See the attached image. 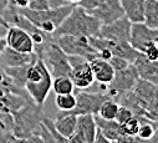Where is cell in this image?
I'll return each mask as SVG.
<instances>
[{
    "label": "cell",
    "mask_w": 158,
    "mask_h": 143,
    "mask_svg": "<svg viewBox=\"0 0 158 143\" xmlns=\"http://www.w3.org/2000/svg\"><path fill=\"white\" fill-rule=\"evenodd\" d=\"M101 21L91 15L80 5H75L67 18L52 32V38L59 35H73V36H98Z\"/></svg>",
    "instance_id": "cell-1"
},
{
    "label": "cell",
    "mask_w": 158,
    "mask_h": 143,
    "mask_svg": "<svg viewBox=\"0 0 158 143\" xmlns=\"http://www.w3.org/2000/svg\"><path fill=\"white\" fill-rule=\"evenodd\" d=\"M52 86V76L43 59L37 60L30 65L26 75V81L24 88L26 90L29 97L39 106H44Z\"/></svg>",
    "instance_id": "cell-2"
},
{
    "label": "cell",
    "mask_w": 158,
    "mask_h": 143,
    "mask_svg": "<svg viewBox=\"0 0 158 143\" xmlns=\"http://www.w3.org/2000/svg\"><path fill=\"white\" fill-rule=\"evenodd\" d=\"M14 129L13 134L19 139H25L32 134H37L43 122V107L36 104L31 98L18 111L13 112Z\"/></svg>",
    "instance_id": "cell-3"
},
{
    "label": "cell",
    "mask_w": 158,
    "mask_h": 143,
    "mask_svg": "<svg viewBox=\"0 0 158 143\" xmlns=\"http://www.w3.org/2000/svg\"><path fill=\"white\" fill-rule=\"evenodd\" d=\"M75 8L72 4H67L55 9H46V10H31L29 8L20 9V11L40 30L51 34L60 26V24L67 18L71 10Z\"/></svg>",
    "instance_id": "cell-4"
},
{
    "label": "cell",
    "mask_w": 158,
    "mask_h": 143,
    "mask_svg": "<svg viewBox=\"0 0 158 143\" xmlns=\"http://www.w3.org/2000/svg\"><path fill=\"white\" fill-rule=\"evenodd\" d=\"M54 41L61 47L67 55L82 56L87 61L98 57V52L91 45L90 38L87 36H73V35H59L54 38Z\"/></svg>",
    "instance_id": "cell-5"
},
{
    "label": "cell",
    "mask_w": 158,
    "mask_h": 143,
    "mask_svg": "<svg viewBox=\"0 0 158 143\" xmlns=\"http://www.w3.org/2000/svg\"><path fill=\"white\" fill-rule=\"evenodd\" d=\"M40 59H43L48 66L52 79L59 76H70L71 65L69 62V55L65 54L55 41H51L45 46Z\"/></svg>",
    "instance_id": "cell-6"
},
{
    "label": "cell",
    "mask_w": 158,
    "mask_h": 143,
    "mask_svg": "<svg viewBox=\"0 0 158 143\" xmlns=\"http://www.w3.org/2000/svg\"><path fill=\"white\" fill-rule=\"evenodd\" d=\"M138 79H139V76L137 74V70L133 63L128 65L123 70L116 71L113 80L106 86V95L110 98L117 101L123 93H126L133 88V86L136 85Z\"/></svg>",
    "instance_id": "cell-7"
},
{
    "label": "cell",
    "mask_w": 158,
    "mask_h": 143,
    "mask_svg": "<svg viewBox=\"0 0 158 143\" xmlns=\"http://www.w3.org/2000/svg\"><path fill=\"white\" fill-rule=\"evenodd\" d=\"M91 45L96 49V51L101 50H108L112 56H118L121 59L127 60L128 62L133 63L135 60L139 56V51H137L130 41H120V40H110V39H103L101 36H94L90 38Z\"/></svg>",
    "instance_id": "cell-8"
},
{
    "label": "cell",
    "mask_w": 158,
    "mask_h": 143,
    "mask_svg": "<svg viewBox=\"0 0 158 143\" xmlns=\"http://www.w3.org/2000/svg\"><path fill=\"white\" fill-rule=\"evenodd\" d=\"M69 62L71 65L70 79L75 85V90H86L94 85L95 77L90 61L82 56L69 55Z\"/></svg>",
    "instance_id": "cell-9"
},
{
    "label": "cell",
    "mask_w": 158,
    "mask_h": 143,
    "mask_svg": "<svg viewBox=\"0 0 158 143\" xmlns=\"http://www.w3.org/2000/svg\"><path fill=\"white\" fill-rule=\"evenodd\" d=\"M76 106L70 112L73 115H97L100 106L103 101L110 97L105 92H94L86 90H77L76 93Z\"/></svg>",
    "instance_id": "cell-10"
},
{
    "label": "cell",
    "mask_w": 158,
    "mask_h": 143,
    "mask_svg": "<svg viewBox=\"0 0 158 143\" xmlns=\"http://www.w3.org/2000/svg\"><path fill=\"white\" fill-rule=\"evenodd\" d=\"M131 27H132V22L126 16H122L112 22L102 24L100 27L98 36L103 39H110V40L130 41Z\"/></svg>",
    "instance_id": "cell-11"
},
{
    "label": "cell",
    "mask_w": 158,
    "mask_h": 143,
    "mask_svg": "<svg viewBox=\"0 0 158 143\" xmlns=\"http://www.w3.org/2000/svg\"><path fill=\"white\" fill-rule=\"evenodd\" d=\"M5 40L8 46L16 51L26 52V54L34 52V49H35L34 41L30 35L21 27L9 26L5 35Z\"/></svg>",
    "instance_id": "cell-12"
},
{
    "label": "cell",
    "mask_w": 158,
    "mask_h": 143,
    "mask_svg": "<svg viewBox=\"0 0 158 143\" xmlns=\"http://www.w3.org/2000/svg\"><path fill=\"white\" fill-rule=\"evenodd\" d=\"M89 13L96 19H98L101 24H108L125 16L120 0H102L100 5H97Z\"/></svg>",
    "instance_id": "cell-13"
},
{
    "label": "cell",
    "mask_w": 158,
    "mask_h": 143,
    "mask_svg": "<svg viewBox=\"0 0 158 143\" xmlns=\"http://www.w3.org/2000/svg\"><path fill=\"white\" fill-rule=\"evenodd\" d=\"M157 38H158V29H151L143 21L132 24L130 43L137 51L142 52L143 47L148 43L154 41Z\"/></svg>",
    "instance_id": "cell-14"
},
{
    "label": "cell",
    "mask_w": 158,
    "mask_h": 143,
    "mask_svg": "<svg viewBox=\"0 0 158 143\" xmlns=\"http://www.w3.org/2000/svg\"><path fill=\"white\" fill-rule=\"evenodd\" d=\"M37 55L35 52L26 54L16 51L9 46L0 55V66L3 67H19V66H29L32 65L37 60Z\"/></svg>",
    "instance_id": "cell-15"
},
{
    "label": "cell",
    "mask_w": 158,
    "mask_h": 143,
    "mask_svg": "<svg viewBox=\"0 0 158 143\" xmlns=\"http://www.w3.org/2000/svg\"><path fill=\"white\" fill-rule=\"evenodd\" d=\"M133 65L137 70L139 79L158 86V60L151 61L146 59L142 54H139V56L135 60Z\"/></svg>",
    "instance_id": "cell-16"
},
{
    "label": "cell",
    "mask_w": 158,
    "mask_h": 143,
    "mask_svg": "<svg viewBox=\"0 0 158 143\" xmlns=\"http://www.w3.org/2000/svg\"><path fill=\"white\" fill-rule=\"evenodd\" d=\"M76 133L80 134L86 143H94L97 136V125L94 115H77Z\"/></svg>",
    "instance_id": "cell-17"
},
{
    "label": "cell",
    "mask_w": 158,
    "mask_h": 143,
    "mask_svg": "<svg viewBox=\"0 0 158 143\" xmlns=\"http://www.w3.org/2000/svg\"><path fill=\"white\" fill-rule=\"evenodd\" d=\"M92 72H94V77L95 81L102 85H108L114 76V70L111 66V63L108 62V60H103V59H94L90 61Z\"/></svg>",
    "instance_id": "cell-18"
},
{
    "label": "cell",
    "mask_w": 158,
    "mask_h": 143,
    "mask_svg": "<svg viewBox=\"0 0 158 143\" xmlns=\"http://www.w3.org/2000/svg\"><path fill=\"white\" fill-rule=\"evenodd\" d=\"M125 16L133 22H142L144 18L146 0H120Z\"/></svg>",
    "instance_id": "cell-19"
},
{
    "label": "cell",
    "mask_w": 158,
    "mask_h": 143,
    "mask_svg": "<svg viewBox=\"0 0 158 143\" xmlns=\"http://www.w3.org/2000/svg\"><path fill=\"white\" fill-rule=\"evenodd\" d=\"M76 122H77V116L73 115L72 112H64L60 111V113L56 116V120L52 121L54 127L59 133H61L65 137H70L72 133L76 131Z\"/></svg>",
    "instance_id": "cell-20"
},
{
    "label": "cell",
    "mask_w": 158,
    "mask_h": 143,
    "mask_svg": "<svg viewBox=\"0 0 158 143\" xmlns=\"http://www.w3.org/2000/svg\"><path fill=\"white\" fill-rule=\"evenodd\" d=\"M94 116H95V121L97 125V131L102 136H105L107 139H110L112 143H114L121 134L120 123H117L116 120H105L97 115H94Z\"/></svg>",
    "instance_id": "cell-21"
},
{
    "label": "cell",
    "mask_w": 158,
    "mask_h": 143,
    "mask_svg": "<svg viewBox=\"0 0 158 143\" xmlns=\"http://www.w3.org/2000/svg\"><path fill=\"white\" fill-rule=\"evenodd\" d=\"M143 22L151 29H158V2L146 0Z\"/></svg>",
    "instance_id": "cell-22"
},
{
    "label": "cell",
    "mask_w": 158,
    "mask_h": 143,
    "mask_svg": "<svg viewBox=\"0 0 158 143\" xmlns=\"http://www.w3.org/2000/svg\"><path fill=\"white\" fill-rule=\"evenodd\" d=\"M29 67H30V65L29 66H19V67H3V70L8 74V76L13 80V82L19 88H24Z\"/></svg>",
    "instance_id": "cell-23"
},
{
    "label": "cell",
    "mask_w": 158,
    "mask_h": 143,
    "mask_svg": "<svg viewBox=\"0 0 158 143\" xmlns=\"http://www.w3.org/2000/svg\"><path fill=\"white\" fill-rule=\"evenodd\" d=\"M51 90L56 95H64V93H72L75 92V85L70 76H59L52 79V86Z\"/></svg>",
    "instance_id": "cell-24"
},
{
    "label": "cell",
    "mask_w": 158,
    "mask_h": 143,
    "mask_svg": "<svg viewBox=\"0 0 158 143\" xmlns=\"http://www.w3.org/2000/svg\"><path fill=\"white\" fill-rule=\"evenodd\" d=\"M138 118H139V128H138L137 137L142 141L151 139L158 127V122H154L146 117H138Z\"/></svg>",
    "instance_id": "cell-25"
},
{
    "label": "cell",
    "mask_w": 158,
    "mask_h": 143,
    "mask_svg": "<svg viewBox=\"0 0 158 143\" xmlns=\"http://www.w3.org/2000/svg\"><path fill=\"white\" fill-rule=\"evenodd\" d=\"M118 108H120V103L112 98H108V100L103 101L102 104L100 106L97 116H100L105 120H114Z\"/></svg>",
    "instance_id": "cell-26"
},
{
    "label": "cell",
    "mask_w": 158,
    "mask_h": 143,
    "mask_svg": "<svg viewBox=\"0 0 158 143\" xmlns=\"http://www.w3.org/2000/svg\"><path fill=\"white\" fill-rule=\"evenodd\" d=\"M55 102H56V106L60 111H64V112H69V111H72L76 106V96L75 93H64V95H56V98H55Z\"/></svg>",
    "instance_id": "cell-27"
},
{
    "label": "cell",
    "mask_w": 158,
    "mask_h": 143,
    "mask_svg": "<svg viewBox=\"0 0 158 143\" xmlns=\"http://www.w3.org/2000/svg\"><path fill=\"white\" fill-rule=\"evenodd\" d=\"M14 129V118L9 112L0 111V137H6L13 134Z\"/></svg>",
    "instance_id": "cell-28"
},
{
    "label": "cell",
    "mask_w": 158,
    "mask_h": 143,
    "mask_svg": "<svg viewBox=\"0 0 158 143\" xmlns=\"http://www.w3.org/2000/svg\"><path fill=\"white\" fill-rule=\"evenodd\" d=\"M120 126H121V133L136 137L138 133V128H139V118L133 116L132 118H130L128 121H126L125 123H122Z\"/></svg>",
    "instance_id": "cell-29"
},
{
    "label": "cell",
    "mask_w": 158,
    "mask_h": 143,
    "mask_svg": "<svg viewBox=\"0 0 158 143\" xmlns=\"http://www.w3.org/2000/svg\"><path fill=\"white\" fill-rule=\"evenodd\" d=\"M43 123L49 128V131L51 132V134H52V137H54V139H55L56 143H71L67 137L62 136L61 133H59V132L56 131V128L54 127L52 121H51L49 117H45V116H44V117H43Z\"/></svg>",
    "instance_id": "cell-30"
},
{
    "label": "cell",
    "mask_w": 158,
    "mask_h": 143,
    "mask_svg": "<svg viewBox=\"0 0 158 143\" xmlns=\"http://www.w3.org/2000/svg\"><path fill=\"white\" fill-rule=\"evenodd\" d=\"M133 116H135L133 112L128 108V107H126L123 104H120V108H118V111H117V115H116V118L114 120H116L117 123L122 125L126 121H128L130 118H132Z\"/></svg>",
    "instance_id": "cell-31"
},
{
    "label": "cell",
    "mask_w": 158,
    "mask_h": 143,
    "mask_svg": "<svg viewBox=\"0 0 158 143\" xmlns=\"http://www.w3.org/2000/svg\"><path fill=\"white\" fill-rule=\"evenodd\" d=\"M141 54H142L146 59H148V60H151V61L158 60V49H157L154 41L148 43V44L143 47V50H142Z\"/></svg>",
    "instance_id": "cell-32"
},
{
    "label": "cell",
    "mask_w": 158,
    "mask_h": 143,
    "mask_svg": "<svg viewBox=\"0 0 158 143\" xmlns=\"http://www.w3.org/2000/svg\"><path fill=\"white\" fill-rule=\"evenodd\" d=\"M108 62H110V63H111V66L113 67L114 72H116V71L123 70V68H126L128 65H131V62H128V61H127V60H125V59L118 57V56H112L111 59H108Z\"/></svg>",
    "instance_id": "cell-33"
},
{
    "label": "cell",
    "mask_w": 158,
    "mask_h": 143,
    "mask_svg": "<svg viewBox=\"0 0 158 143\" xmlns=\"http://www.w3.org/2000/svg\"><path fill=\"white\" fill-rule=\"evenodd\" d=\"M37 134L41 137V139H43L44 143H56L55 139H54V137H52V134H51V132L49 131V128L43 122L40 125V128H39Z\"/></svg>",
    "instance_id": "cell-34"
},
{
    "label": "cell",
    "mask_w": 158,
    "mask_h": 143,
    "mask_svg": "<svg viewBox=\"0 0 158 143\" xmlns=\"http://www.w3.org/2000/svg\"><path fill=\"white\" fill-rule=\"evenodd\" d=\"M27 8L31 10H46L49 9V5L46 0H30Z\"/></svg>",
    "instance_id": "cell-35"
},
{
    "label": "cell",
    "mask_w": 158,
    "mask_h": 143,
    "mask_svg": "<svg viewBox=\"0 0 158 143\" xmlns=\"http://www.w3.org/2000/svg\"><path fill=\"white\" fill-rule=\"evenodd\" d=\"M102 3V0H81L80 3H78V5L82 6L85 10L90 11L92 9H95L97 5H100Z\"/></svg>",
    "instance_id": "cell-36"
},
{
    "label": "cell",
    "mask_w": 158,
    "mask_h": 143,
    "mask_svg": "<svg viewBox=\"0 0 158 143\" xmlns=\"http://www.w3.org/2000/svg\"><path fill=\"white\" fill-rule=\"evenodd\" d=\"M10 3H11L10 0H0V25H3V26H9V25L4 21L3 14H4V11L6 10V8L9 6Z\"/></svg>",
    "instance_id": "cell-37"
},
{
    "label": "cell",
    "mask_w": 158,
    "mask_h": 143,
    "mask_svg": "<svg viewBox=\"0 0 158 143\" xmlns=\"http://www.w3.org/2000/svg\"><path fill=\"white\" fill-rule=\"evenodd\" d=\"M24 139L16 138L14 134L6 136V137H0V143H23Z\"/></svg>",
    "instance_id": "cell-38"
},
{
    "label": "cell",
    "mask_w": 158,
    "mask_h": 143,
    "mask_svg": "<svg viewBox=\"0 0 158 143\" xmlns=\"http://www.w3.org/2000/svg\"><path fill=\"white\" fill-rule=\"evenodd\" d=\"M48 2V5L50 9H55V8H60V6H64V5H67L69 3L66 0H46Z\"/></svg>",
    "instance_id": "cell-39"
},
{
    "label": "cell",
    "mask_w": 158,
    "mask_h": 143,
    "mask_svg": "<svg viewBox=\"0 0 158 143\" xmlns=\"http://www.w3.org/2000/svg\"><path fill=\"white\" fill-rule=\"evenodd\" d=\"M24 143H44V142H43L41 137L39 136V134H32V136L25 138L24 139Z\"/></svg>",
    "instance_id": "cell-40"
},
{
    "label": "cell",
    "mask_w": 158,
    "mask_h": 143,
    "mask_svg": "<svg viewBox=\"0 0 158 143\" xmlns=\"http://www.w3.org/2000/svg\"><path fill=\"white\" fill-rule=\"evenodd\" d=\"M69 139H70V142H71V143H86V142H85V139H84L80 134H78V133H76V132H75V133H72V134L69 137Z\"/></svg>",
    "instance_id": "cell-41"
},
{
    "label": "cell",
    "mask_w": 158,
    "mask_h": 143,
    "mask_svg": "<svg viewBox=\"0 0 158 143\" xmlns=\"http://www.w3.org/2000/svg\"><path fill=\"white\" fill-rule=\"evenodd\" d=\"M29 2H30V0H13L11 3L14 5H16L18 8H20V9H24V8H27Z\"/></svg>",
    "instance_id": "cell-42"
},
{
    "label": "cell",
    "mask_w": 158,
    "mask_h": 143,
    "mask_svg": "<svg viewBox=\"0 0 158 143\" xmlns=\"http://www.w3.org/2000/svg\"><path fill=\"white\" fill-rule=\"evenodd\" d=\"M94 143H112V142H111L110 139H107L105 136H102L100 132H97V136H96Z\"/></svg>",
    "instance_id": "cell-43"
},
{
    "label": "cell",
    "mask_w": 158,
    "mask_h": 143,
    "mask_svg": "<svg viewBox=\"0 0 158 143\" xmlns=\"http://www.w3.org/2000/svg\"><path fill=\"white\" fill-rule=\"evenodd\" d=\"M144 143H158V127H157L154 134L152 136V138L148 139V141H144Z\"/></svg>",
    "instance_id": "cell-44"
},
{
    "label": "cell",
    "mask_w": 158,
    "mask_h": 143,
    "mask_svg": "<svg viewBox=\"0 0 158 143\" xmlns=\"http://www.w3.org/2000/svg\"><path fill=\"white\" fill-rule=\"evenodd\" d=\"M6 46H8V44H6L5 38H0V55H2V52L5 50Z\"/></svg>",
    "instance_id": "cell-45"
},
{
    "label": "cell",
    "mask_w": 158,
    "mask_h": 143,
    "mask_svg": "<svg viewBox=\"0 0 158 143\" xmlns=\"http://www.w3.org/2000/svg\"><path fill=\"white\" fill-rule=\"evenodd\" d=\"M69 4H72V5H78V3L81 2V0H66Z\"/></svg>",
    "instance_id": "cell-46"
},
{
    "label": "cell",
    "mask_w": 158,
    "mask_h": 143,
    "mask_svg": "<svg viewBox=\"0 0 158 143\" xmlns=\"http://www.w3.org/2000/svg\"><path fill=\"white\" fill-rule=\"evenodd\" d=\"M154 44H156V46H157V49H158V38L154 40Z\"/></svg>",
    "instance_id": "cell-47"
},
{
    "label": "cell",
    "mask_w": 158,
    "mask_h": 143,
    "mask_svg": "<svg viewBox=\"0 0 158 143\" xmlns=\"http://www.w3.org/2000/svg\"><path fill=\"white\" fill-rule=\"evenodd\" d=\"M10 2H13V0H10Z\"/></svg>",
    "instance_id": "cell-48"
},
{
    "label": "cell",
    "mask_w": 158,
    "mask_h": 143,
    "mask_svg": "<svg viewBox=\"0 0 158 143\" xmlns=\"http://www.w3.org/2000/svg\"><path fill=\"white\" fill-rule=\"evenodd\" d=\"M156 2H158V0H156Z\"/></svg>",
    "instance_id": "cell-49"
},
{
    "label": "cell",
    "mask_w": 158,
    "mask_h": 143,
    "mask_svg": "<svg viewBox=\"0 0 158 143\" xmlns=\"http://www.w3.org/2000/svg\"><path fill=\"white\" fill-rule=\"evenodd\" d=\"M143 143H144V141H143Z\"/></svg>",
    "instance_id": "cell-50"
}]
</instances>
